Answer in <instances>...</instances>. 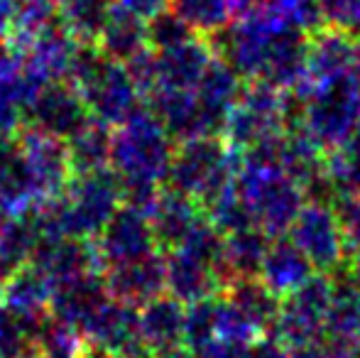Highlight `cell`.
Wrapping results in <instances>:
<instances>
[{
  "mask_svg": "<svg viewBox=\"0 0 360 358\" xmlns=\"http://www.w3.org/2000/svg\"><path fill=\"white\" fill-rule=\"evenodd\" d=\"M238 150H228L218 135L181 140V145L172 155V165L167 179L169 189L191 196L204 209L223 186L236 179Z\"/></svg>",
  "mask_w": 360,
  "mask_h": 358,
  "instance_id": "1",
  "label": "cell"
},
{
  "mask_svg": "<svg viewBox=\"0 0 360 358\" xmlns=\"http://www.w3.org/2000/svg\"><path fill=\"white\" fill-rule=\"evenodd\" d=\"M236 186L252 214V224L270 238L285 236L307 204V191L282 167H257L238 162Z\"/></svg>",
  "mask_w": 360,
  "mask_h": 358,
  "instance_id": "2",
  "label": "cell"
},
{
  "mask_svg": "<svg viewBox=\"0 0 360 358\" xmlns=\"http://www.w3.org/2000/svg\"><path fill=\"white\" fill-rule=\"evenodd\" d=\"M115 162L133 189H157V181L165 179L172 165V135L157 115H133L123 135L115 143Z\"/></svg>",
  "mask_w": 360,
  "mask_h": 358,
  "instance_id": "3",
  "label": "cell"
},
{
  "mask_svg": "<svg viewBox=\"0 0 360 358\" xmlns=\"http://www.w3.org/2000/svg\"><path fill=\"white\" fill-rule=\"evenodd\" d=\"M289 94L262 79H252L243 87L238 101L228 110L221 135H226V143L236 150H245L255 145L257 140L270 138L289 125Z\"/></svg>",
  "mask_w": 360,
  "mask_h": 358,
  "instance_id": "4",
  "label": "cell"
},
{
  "mask_svg": "<svg viewBox=\"0 0 360 358\" xmlns=\"http://www.w3.org/2000/svg\"><path fill=\"white\" fill-rule=\"evenodd\" d=\"M360 120V82L351 74L314 84L302 108V125L323 150L343 145Z\"/></svg>",
  "mask_w": 360,
  "mask_h": 358,
  "instance_id": "5",
  "label": "cell"
},
{
  "mask_svg": "<svg viewBox=\"0 0 360 358\" xmlns=\"http://www.w3.org/2000/svg\"><path fill=\"white\" fill-rule=\"evenodd\" d=\"M333 277L328 272H311L297 290L282 297L280 312L272 321V339L287 351L304 349L326 339V312L331 302Z\"/></svg>",
  "mask_w": 360,
  "mask_h": 358,
  "instance_id": "6",
  "label": "cell"
},
{
  "mask_svg": "<svg viewBox=\"0 0 360 358\" xmlns=\"http://www.w3.org/2000/svg\"><path fill=\"white\" fill-rule=\"evenodd\" d=\"M287 234L316 272L333 275L336 270H341V265H346L348 243L331 201L309 199Z\"/></svg>",
  "mask_w": 360,
  "mask_h": 358,
  "instance_id": "7",
  "label": "cell"
},
{
  "mask_svg": "<svg viewBox=\"0 0 360 358\" xmlns=\"http://www.w3.org/2000/svg\"><path fill=\"white\" fill-rule=\"evenodd\" d=\"M167 290L172 297L189 305L206 297H218L228 285L223 270L211 260L191 253V250L174 245L167 250Z\"/></svg>",
  "mask_w": 360,
  "mask_h": 358,
  "instance_id": "8",
  "label": "cell"
},
{
  "mask_svg": "<svg viewBox=\"0 0 360 358\" xmlns=\"http://www.w3.org/2000/svg\"><path fill=\"white\" fill-rule=\"evenodd\" d=\"M211 59H214V49L209 39H204V34H191L181 42L162 47L155 57V89L194 91Z\"/></svg>",
  "mask_w": 360,
  "mask_h": 358,
  "instance_id": "9",
  "label": "cell"
},
{
  "mask_svg": "<svg viewBox=\"0 0 360 358\" xmlns=\"http://www.w3.org/2000/svg\"><path fill=\"white\" fill-rule=\"evenodd\" d=\"M243 91V77L226 62V59L216 57L209 62V67L204 69L199 84L194 89V96L199 101V108L204 113V118L209 120L211 130L218 135L226 123L228 110L233 108V103L238 101Z\"/></svg>",
  "mask_w": 360,
  "mask_h": 358,
  "instance_id": "10",
  "label": "cell"
},
{
  "mask_svg": "<svg viewBox=\"0 0 360 358\" xmlns=\"http://www.w3.org/2000/svg\"><path fill=\"white\" fill-rule=\"evenodd\" d=\"M351 47L353 34L346 30L321 25L309 34L307 47V79L311 84L331 82V79L351 74Z\"/></svg>",
  "mask_w": 360,
  "mask_h": 358,
  "instance_id": "11",
  "label": "cell"
},
{
  "mask_svg": "<svg viewBox=\"0 0 360 358\" xmlns=\"http://www.w3.org/2000/svg\"><path fill=\"white\" fill-rule=\"evenodd\" d=\"M311 263L307 260V255L294 245L292 238L277 236L270 241L265 250V258L260 263L257 277L270 287L275 295L285 297L292 290H297L307 277H311Z\"/></svg>",
  "mask_w": 360,
  "mask_h": 358,
  "instance_id": "12",
  "label": "cell"
},
{
  "mask_svg": "<svg viewBox=\"0 0 360 358\" xmlns=\"http://www.w3.org/2000/svg\"><path fill=\"white\" fill-rule=\"evenodd\" d=\"M110 285H113L115 295L128 302L145 305V302L155 300L167 287L165 253L152 250V253L143 255V258L120 263L118 268H115L113 277H110Z\"/></svg>",
  "mask_w": 360,
  "mask_h": 358,
  "instance_id": "13",
  "label": "cell"
},
{
  "mask_svg": "<svg viewBox=\"0 0 360 358\" xmlns=\"http://www.w3.org/2000/svg\"><path fill=\"white\" fill-rule=\"evenodd\" d=\"M201 216H204V209L191 196L179 194L174 189L160 194L150 211V226L157 245L174 248L176 243L186 238V234L194 229Z\"/></svg>",
  "mask_w": 360,
  "mask_h": 358,
  "instance_id": "14",
  "label": "cell"
},
{
  "mask_svg": "<svg viewBox=\"0 0 360 358\" xmlns=\"http://www.w3.org/2000/svg\"><path fill=\"white\" fill-rule=\"evenodd\" d=\"M184 302L176 297H162L145 302L138 314L140 331L152 351H167L174 346H184Z\"/></svg>",
  "mask_w": 360,
  "mask_h": 358,
  "instance_id": "15",
  "label": "cell"
},
{
  "mask_svg": "<svg viewBox=\"0 0 360 358\" xmlns=\"http://www.w3.org/2000/svg\"><path fill=\"white\" fill-rule=\"evenodd\" d=\"M152 250H157V238L143 211L133 206L110 221L108 231H105V255L115 265L143 258Z\"/></svg>",
  "mask_w": 360,
  "mask_h": 358,
  "instance_id": "16",
  "label": "cell"
},
{
  "mask_svg": "<svg viewBox=\"0 0 360 358\" xmlns=\"http://www.w3.org/2000/svg\"><path fill=\"white\" fill-rule=\"evenodd\" d=\"M221 295L226 297L238 312H243L262 334L272 326L277 312H280V302H282V297L275 295L257 275L233 277V280L223 287Z\"/></svg>",
  "mask_w": 360,
  "mask_h": 358,
  "instance_id": "17",
  "label": "cell"
},
{
  "mask_svg": "<svg viewBox=\"0 0 360 358\" xmlns=\"http://www.w3.org/2000/svg\"><path fill=\"white\" fill-rule=\"evenodd\" d=\"M255 3L257 0H169V8L194 32L209 37L245 15Z\"/></svg>",
  "mask_w": 360,
  "mask_h": 358,
  "instance_id": "18",
  "label": "cell"
},
{
  "mask_svg": "<svg viewBox=\"0 0 360 358\" xmlns=\"http://www.w3.org/2000/svg\"><path fill=\"white\" fill-rule=\"evenodd\" d=\"M326 339L360 349V287L351 277L333 280L326 312Z\"/></svg>",
  "mask_w": 360,
  "mask_h": 358,
  "instance_id": "19",
  "label": "cell"
},
{
  "mask_svg": "<svg viewBox=\"0 0 360 358\" xmlns=\"http://www.w3.org/2000/svg\"><path fill=\"white\" fill-rule=\"evenodd\" d=\"M270 241V236L257 229V226H248V229H240L236 234H228L226 243H223V258H226L231 280L233 277L257 275Z\"/></svg>",
  "mask_w": 360,
  "mask_h": 358,
  "instance_id": "20",
  "label": "cell"
},
{
  "mask_svg": "<svg viewBox=\"0 0 360 358\" xmlns=\"http://www.w3.org/2000/svg\"><path fill=\"white\" fill-rule=\"evenodd\" d=\"M204 214L223 236L236 234V231L248 229V226H255L250 209H248V201L243 199L240 189L236 186V179L228 186H223L211 201H206Z\"/></svg>",
  "mask_w": 360,
  "mask_h": 358,
  "instance_id": "21",
  "label": "cell"
},
{
  "mask_svg": "<svg viewBox=\"0 0 360 358\" xmlns=\"http://www.w3.org/2000/svg\"><path fill=\"white\" fill-rule=\"evenodd\" d=\"M216 305L218 297H206L184 307V346L189 351L216 339Z\"/></svg>",
  "mask_w": 360,
  "mask_h": 358,
  "instance_id": "22",
  "label": "cell"
},
{
  "mask_svg": "<svg viewBox=\"0 0 360 358\" xmlns=\"http://www.w3.org/2000/svg\"><path fill=\"white\" fill-rule=\"evenodd\" d=\"M265 3L282 23H287L299 32L311 34L323 25L319 0H265Z\"/></svg>",
  "mask_w": 360,
  "mask_h": 358,
  "instance_id": "23",
  "label": "cell"
},
{
  "mask_svg": "<svg viewBox=\"0 0 360 358\" xmlns=\"http://www.w3.org/2000/svg\"><path fill=\"white\" fill-rule=\"evenodd\" d=\"M323 25L346 30L356 34L360 32V0H319Z\"/></svg>",
  "mask_w": 360,
  "mask_h": 358,
  "instance_id": "24",
  "label": "cell"
},
{
  "mask_svg": "<svg viewBox=\"0 0 360 358\" xmlns=\"http://www.w3.org/2000/svg\"><path fill=\"white\" fill-rule=\"evenodd\" d=\"M289 358H360L358 346L338 344V341L323 339L316 344H309L304 349L289 351Z\"/></svg>",
  "mask_w": 360,
  "mask_h": 358,
  "instance_id": "25",
  "label": "cell"
},
{
  "mask_svg": "<svg viewBox=\"0 0 360 358\" xmlns=\"http://www.w3.org/2000/svg\"><path fill=\"white\" fill-rule=\"evenodd\" d=\"M351 77L360 82V32L353 34V47H351Z\"/></svg>",
  "mask_w": 360,
  "mask_h": 358,
  "instance_id": "26",
  "label": "cell"
},
{
  "mask_svg": "<svg viewBox=\"0 0 360 358\" xmlns=\"http://www.w3.org/2000/svg\"><path fill=\"white\" fill-rule=\"evenodd\" d=\"M348 277L360 287V248H356L348 255Z\"/></svg>",
  "mask_w": 360,
  "mask_h": 358,
  "instance_id": "27",
  "label": "cell"
},
{
  "mask_svg": "<svg viewBox=\"0 0 360 358\" xmlns=\"http://www.w3.org/2000/svg\"><path fill=\"white\" fill-rule=\"evenodd\" d=\"M152 358H191V351L186 346H174V349H167V351H157Z\"/></svg>",
  "mask_w": 360,
  "mask_h": 358,
  "instance_id": "28",
  "label": "cell"
},
{
  "mask_svg": "<svg viewBox=\"0 0 360 358\" xmlns=\"http://www.w3.org/2000/svg\"><path fill=\"white\" fill-rule=\"evenodd\" d=\"M358 123H360V120H358Z\"/></svg>",
  "mask_w": 360,
  "mask_h": 358,
  "instance_id": "29",
  "label": "cell"
}]
</instances>
